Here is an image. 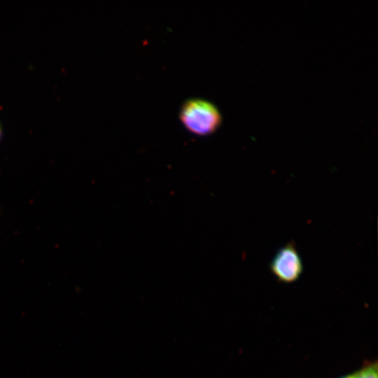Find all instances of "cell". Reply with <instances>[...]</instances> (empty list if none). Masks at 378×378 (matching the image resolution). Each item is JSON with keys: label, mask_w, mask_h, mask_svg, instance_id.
I'll list each match as a JSON object with an SVG mask.
<instances>
[{"label": "cell", "mask_w": 378, "mask_h": 378, "mask_svg": "<svg viewBox=\"0 0 378 378\" xmlns=\"http://www.w3.org/2000/svg\"><path fill=\"white\" fill-rule=\"evenodd\" d=\"M179 118L189 132L198 136L213 134L222 121L217 107L211 102L200 98L186 101L181 108Z\"/></svg>", "instance_id": "6da1fadb"}, {"label": "cell", "mask_w": 378, "mask_h": 378, "mask_svg": "<svg viewBox=\"0 0 378 378\" xmlns=\"http://www.w3.org/2000/svg\"><path fill=\"white\" fill-rule=\"evenodd\" d=\"M270 270L283 283H292L300 278L304 270L303 262L293 241L276 251L270 263Z\"/></svg>", "instance_id": "7a4b0ae2"}, {"label": "cell", "mask_w": 378, "mask_h": 378, "mask_svg": "<svg viewBox=\"0 0 378 378\" xmlns=\"http://www.w3.org/2000/svg\"><path fill=\"white\" fill-rule=\"evenodd\" d=\"M342 378H354V377H353V374H350V375H348L346 377H342Z\"/></svg>", "instance_id": "3957f363"}, {"label": "cell", "mask_w": 378, "mask_h": 378, "mask_svg": "<svg viewBox=\"0 0 378 378\" xmlns=\"http://www.w3.org/2000/svg\"><path fill=\"white\" fill-rule=\"evenodd\" d=\"M1 134H2V132H1V127H0V139H1Z\"/></svg>", "instance_id": "277c9868"}]
</instances>
